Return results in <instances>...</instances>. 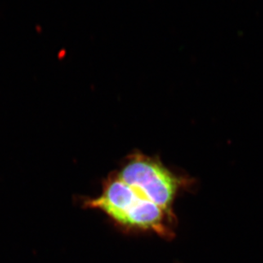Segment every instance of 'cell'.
Segmentation results:
<instances>
[{"mask_svg":"<svg viewBox=\"0 0 263 263\" xmlns=\"http://www.w3.org/2000/svg\"><path fill=\"white\" fill-rule=\"evenodd\" d=\"M85 203L126 230L152 232L166 237L173 234L175 214L145 199L114 175L104 181L99 196Z\"/></svg>","mask_w":263,"mask_h":263,"instance_id":"6da1fadb","label":"cell"},{"mask_svg":"<svg viewBox=\"0 0 263 263\" xmlns=\"http://www.w3.org/2000/svg\"><path fill=\"white\" fill-rule=\"evenodd\" d=\"M114 175L145 199L171 213L176 197L189 181L158 158L142 153L130 155Z\"/></svg>","mask_w":263,"mask_h":263,"instance_id":"7a4b0ae2","label":"cell"}]
</instances>
